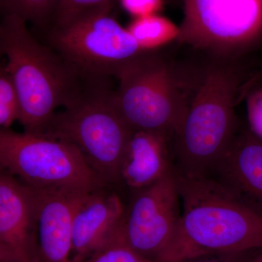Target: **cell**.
I'll return each mask as SVG.
<instances>
[{
    "instance_id": "cell-23",
    "label": "cell",
    "mask_w": 262,
    "mask_h": 262,
    "mask_svg": "<svg viewBox=\"0 0 262 262\" xmlns=\"http://www.w3.org/2000/svg\"><path fill=\"white\" fill-rule=\"evenodd\" d=\"M253 84H260L262 85V72H256L253 74L248 82V88H251Z\"/></svg>"
},
{
    "instance_id": "cell-24",
    "label": "cell",
    "mask_w": 262,
    "mask_h": 262,
    "mask_svg": "<svg viewBox=\"0 0 262 262\" xmlns=\"http://www.w3.org/2000/svg\"><path fill=\"white\" fill-rule=\"evenodd\" d=\"M251 262H262V248L255 252Z\"/></svg>"
},
{
    "instance_id": "cell-11",
    "label": "cell",
    "mask_w": 262,
    "mask_h": 262,
    "mask_svg": "<svg viewBox=\"0 0 262 262\" xmlns=\"http://www.w3.org/2000/svg\"><path fill=\"white\" fill-rule=\"evenodd\" d=\"M211 178L234 200L262 218V140L241 125Z\"/></svg>"
},
{
    "instance_id": "cell-26",
    "label": "cell",
    "mask_w": 262,
    "mask_h": 262,
    "mask_svg": "<svg viewBox=\"0 0 262 262\" xmlns=\"http://www.w3.org/2000/svg\"><path fill=\"white\" fill-rule=\"evenodd\" d=\"M258 72H262V65L261 68H260L259 70H258Z\"/></svg>"
},
{
    "instance_id": "cell-7",
    "label": "cell",
    "mask_w": 262,
    "mask_h": 262,
    "mask_svg": "<svg viewBox=\"0 0 262 262\" xmlns=\"http://www.w3.org/2000/svg\"><path fill=\"white\" fill-rule=\"evenodd\" d=\"M177 42L210 58L242 61L262 46V0H182Z\"/></svg>"
},
{
    "instance_id": "cell-15",
    "label": "cell",
    "mask_w": 262,
    "mask_h": 262,
    "mask_svg": "<svg viewBox=\"0 0 262 262\" xmlns=\"http://www.w3.org/2000/svg\"><path fill=\"white\" fill-rule=\"evenodd\" d=\"M139 48L144 51H159L177 42L179 27L170 19L158 14L134 18L127 28Z\"/></svg>"
},
{
    "instance_id": "cell-9",
    "label": "cell",
    "mask_w": 262,
    "mask_h": 262,
    "mask_svg": "<svg viewBox=\"0 0 262 262\" xmlns=\"http://www.w3.org/2000/svg\"><path fill=\"white\" fill-rule=\"evenodd\" d=\"M182 205L173 171L134 192L120 232L132 249L148 259L170 262Z\"/></svg>"
},
{
    "instance_id": "cell-6",
    "label": "cell",
    "mask_w": 262,
    "mask_h": 262,
    "mask_svg": "<svg viewBox=\"0 0 262 262\" xmlns=\"http://www.w3.org/2000/svg\"><path fill=\"white\" fill-rule=\"evenodd\" d=\"M0 169L33 189L94 192L110 187L70 143L4 127H0Z\"/></svg>"
},
{
    "instance_id": "cell-21",
    "label": "cell",
    "mask_w": 262,
    "mask_h": 262,
    "mask_svg": "<svg viewBox=\"0 0 262 262\" xmlns=\"http://www.w3.org/2000/svg\"><path fill=\"white\" fill-rule=\"evenodd\" d=\"M127 13L134 18L158 14L163 6L164 0H118Z\"/></svg>"
},
{
    "instance_id": "cell-1",
    "label": "cell",
    "mask_w": 262,
    "mask_h": 262,
    "mask_svg": "<svg viewBox=\"0 0 262 262\" xmlns=\"http://www.w3.org/2000/svg\"><path fill=\"white\" fill-rule=\"evenodd\" d=\"M253 75L242 61L211 58L196 68L185 115L172 143L174 173L209 177L242 125L236 106Z\"/></svg>"
},
{
    "instance_id": "cell-14",
    "label": "cell",
    "mask_w": 262,
    "mask_h": 262,
    "mask_svg": "<svg viewBox=\"0 0 262 262\" xmlns=\"http://www.w3.org/2000/svg\"><path fill=\"white\" fill-rule=\"evenodd\" d=\"M173 169L171 141L155 133L134 131L122 160L120 184L134 193L158 182Z\"/></svg>"
},
{
    "instance_id": "cell-5",
    "label": "cell",
    "mask_w": 262,
    "mask_h": 262,
    "mask_svg": "<svg viewBox=\"0 0 262 262\" xmlns=\"http://www.w3.org/2000/svg\"><path fill=\"white\" fill-rule=\"evenodd\" d=\"M108 80L85 81L41 135L76 146L110 187L120 184L122 160L134 130L119 113L115 90L108 87Z\"/></svg>"
},
{
    "instance_id": "cell-10",
    "label": "cell",
    "mask_w": 262,
    "mask_h": 262,
    "mask_svg": "<svg viewBox=\"0 0 262 262\" xmlns=\"http://www.w3.org/2000/svg\"><path fill=\"white\" fill-rule=\"evenodd\" d=\"M0 260L3 262L39 261L35 202L32 189L2 169Z\"/></svg>"
},
{
    "instance_id": "cell-18",
    "label": "cell",
    "mask_w": 262,
    "mask_h": 262,
    "mask_svg": "<svg viewBox=\"0 0 262 262\" xmlns=\"http://www.w3.org/2000/svg\"><path fill=\"white\" fill-rule=\"evenodd\" d=\"M83 262H156L132 249L122 239L120 230L104 246Z\"/></svg>"
},
{
    "instance_id": "cell-22",
    "label": "cell",
    "mask_w": 262,
    "mask_h": 262,
    "mask_svg": "<svg viewBox=\"0 0 262 262\" xmlns=\"http://www.w3.org/2000/svg\"><path fill=\"white\" fill-rule=\"evenodd\" d=\"M256 251L243 253H203L184 258L178 262H251Z\"/></svg>"
},
{
    "instance_id": "cell-19",
    "label": "cell",
    "mask_w": 262,
    "mask_h": 262,
    "mask_svg": "<svg viewBox=\"0 0 262 262\" xmlns=\"http://www.w3.org/2000/svg\"><path fill=\"white\" fill-rule=\"evenodd\" d=\"M20 117V105L16 90L11 77L5 70L0 68V127H10Z\"/></svg>"
},
{
    "instance_id": "cell-17",
    "label": "cell",
    "mask_w": 262,
    "mask_h": 262,
    "mask_svg": "<svg viewBox=\"0 0 262 262\" xmlns=\"http://www.w3.org/2000/svg\"><path fill=\"white\" fill-rule=\"evenodd\" d=\"M58 0H1L4 15H15L37 26L51 21Z\"/></svg>"
},
{
    "instance_id": "cell-27",
    "label": "cell",
    "mask_w": 262,
    "mask_h": 262,
    "mask_svg": "<svg viewBox=\"0 0 262 262\" xmlns=\"http://www.w3.org/2000/svg\"><path fill=\"white\" fill-rule=\"evenodd\" d=\"M33 262H39V261H33Z\"/></svg>"
},
{
    "instance_id": "cell-4",
    "label": "cell",
    "mask_w": 262,
    "mask_h": 262,
    "mask_svg": "<svg viewBox=\"0 0 262 262\" xmlns=\"http://www.w3.org/2000/svg\"><path fill=\"white\" fill-rule=\"evenodd\" d=\"M159 51L146 52L120 72L115 101L133 130L160 134L173 143L185 115L196 68H186Z\"/></svg>"
},
{
    "instance_id": "cell-20",
    "label": "cell",
    "mask_w": 262,
    "mask_h": 262,
    "mask_svg": "<svg viewBox=\"0 0 262 262\" xmlns=\"http://www.w3.org/2000/svg\"><path fill=\"white\" fill-rule=\"evenodd\" d=\"M248 128L262 140V85L253 84L244 96Z\"/></svg>"
},
{
    "instance_id": "cell-13",
    "label": "cell",
    "mask_w": 262,
    "mask_h": 262,
    "mask_svg": "<svg viewBox=\"0 0 262 262\" xmlns=\"http://www.w3.org/2000/svg\"><path fill=\"white\" fill-rule=\"evenodd\" d=\"M125 206L116 192L106 188L84 196L73 220L72 261L83 262L120 230Z\"/></svg>"
},
{
    "instance_id": "cell-3",
    "label": "cell",
    "mask_w": 262,
    "mask_h": 262,
    "mask_svg": "<svg viewBox=\"0 0 262 262\" xmlns=\"http://www.w3.org/2000/svg\"><path fill=\"white\" fill-rule=\"evenodd\" d=\"M173 174L182 216L170 262L203 253L261 249V217L241 205L211 178Z\"/></svg>"
},
{
    "instance_id": "cell-16",
    "label": "cell",
    "mask_w": 262,
    "mask_h": 262,
    "mask_svg": "<svg viewBox=\"0 0 262 262\" xmlns=\"http://www.w3.org/2000/svg\"><path fill=\"white\" fill-rule=\"evenodd\" d=\"M118 0H58L51 29L66 28L92 15L111 13Z\"/></svg>"
},
{
    "instance_id": "cell-28",
    "label": "cell",
    "mask_w": 262,
    "mask_h": 262,
    "mask_svg": "<svg viewBox=\"0 0 262 262\" xmlns=\"http://www.w3.org/2000/svg\"><path fill=\"white\" fill-rule=\"evenodd\" d=\"M0 262H3V261H2L1 260H0Z\"/></svg>"
},
{
    "instance_id": "cell-29",
    "label": "cell",
    "mask_w": 262,
    "mask_h": 262,
    "mask_svg": "<svg viewBox=\"0 0 262 262\" xmlns=\"http://www.w3.org/2000/svg\"><path fill=\"white\" fill-rule=\"evenodd\" d=\"M0 1H1V0H0Z\"/></svg>"
},
{
    "instance_id": "cell-2",
    "label": "cell",
    "mask_w": 262,
    "mask_h": 262,
    "mask_svg": "<svg viewBox=\"0 0 262 262\" xmlns=\"http://www.w3.org/2000/svg\"><path fill=\"white\" fill-rule=\"evenodd\" d=\"M0 52L18 95V121L24 132L42 134L57 108L64 107L85 80L15 15H4L0 22Z\"/></svg>"
},
{
    "instance_id": "cell-8",
    "label": "cell",
    "mask_w": 262,
    "mask_h": 262,
    "mask_svg": "<svg viewBox=\"0 0 262 262\" xmlns=\"http://www.w3.org/2000/svg\"><path fill=\"white\" fill-rule=\"evenodd\" d=\"M51 48L81 77H116L146 52L139 48L127 28L111 13L82 19L66 28L51 29Z\"/></svg>"
},
{
    "instance_id": "cell-25",
    "label": "cell",
    "mask_w": 262,
    "mask_h": 262,
    "mask_svg": "<svg viewBox=\"0 0 262 262\" xmlns=\"http://www.w3.org/2000/svg\"><path fill=\"white\" fill-rule=\"evenodd\" d=\"M2 54H1V52H0V68H1V67H3V65L2 64V62H1V58H2Z\"/></svg>"
},
{
    "instance_id": "cell-12",
    "label": "cell",
    "mask_w": 262,
    "mask_h": 262,
    "mask_svg": "<svg viewBox=\"0 0 262 262\" xmlns=\"http://www.w3.org/2000/svg\"><path fill=\"white\" fill-rule=\"evenodd\" d=\"M31 189L35 202L39 262H73L74 215L84 196L91 192Z\"/></svg>"
}]
</instances>
